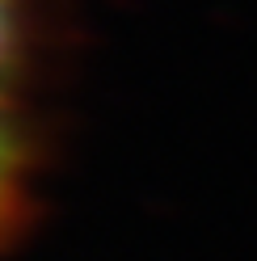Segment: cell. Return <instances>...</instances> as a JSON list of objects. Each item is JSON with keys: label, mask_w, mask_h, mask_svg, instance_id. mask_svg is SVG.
I'll return each instance as SVG.
<instances>
[{"label": "cell", "mask_w": 257, "mask_h": 261, "mask_svg": "<svg viewBox=\"0 0 257 261\" xmlns=\"http://www.w3.org/2000/svg\"><path fill=\"white\" fill-rule=\"evenodd\" d=\"M51 139L42 93L0 85V253L38 223Z\"/></svg>", "instance_id": "cell-1"}, {"label": "cell", "mask_w": 257, "mask_h": 261, "mask_svg": "<svg viewBox=\"0 0 257 261\" xmlns=\"http://www.w3.org/2000/svg\"><path fill=\"white\" fill-rule=\"evenodd\" d=\"M59 42L55 0H0V85L42 93Z\"/></svg>", "instance_id": "cell-2"}]
</instances>
